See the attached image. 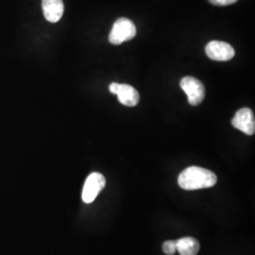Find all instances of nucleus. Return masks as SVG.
Returning a JSON list of instances; mask_svg holds the SVG:
<instances>
[{
    "mask_svg": "<svg viewBox=\"0 0 255 255\" xmlns=\"http://www.w3.org/2000/svg\"><path fill=\"white\" fill-rule=\"evenodd\" d=\"M218 182L217 175L206 168L190 166L185 168L178 178L180 187L184 190H199L210 188Z\"/></svg>",
    "mask_w": 255,
    "mask_h": 255,
    "instance_id": "nucleus-1",
    "label": "nucleus"
},
{
    "mask_svg": "<svg viewBox=\"0 0 255 255\" xmlns=\"http://www.w3.org/2000/svg\"><path fill=\"white\" fill-rule=\"evenodd\" d=\"M136 35V27L129 19L122 17L115 22L109 34V41L113 45H121L122 43L133 39Z\"/></svg>",
    "mask_w": 255,
    "mask_h": 255,
    "instance_id": "nucleus-2",
    "label": "nucleus"
},
{
    "mask_svg": "<svg viewBox=\"0 0 255 255\" xmlns=\"http://www.w3.org/2000/svg\"><path fill=\"white\" fill-rule=\"evenodd\" d=\"M182 90L187 95L188 102L192 106H198L205 98V87L203 83L193 77H185L180 83Z\"/></svg>",
    "mask_w": 255,
    "mask_h": 255,
    "instance_id": "nucleus-3",
    "label": "nucleus"
},
{
    "mask_svg": "<svg viewBox=\"0 0 255 255\" xmlns=\"http://www.w3.org/2000/svg\"><path fill=\"white\" fill-rule=\"evenodd\" d=\"M106 180L102 174L93 172L86 179L83 190H82V201L85 203H91L96 200L100 192L105 187Z\"/></svg>",
    "mask_w": 255,
    "mask_h": 255,
    "instance_id": "nucleus-4",
    "label": "nucleus"
},
{
    "mask_svg": "<svg viewBox=\"0 0 255 255\" xmlns=\"http://www.w3.org/2000/svg\"><path fill=\"white\" fill-rule=\"evenodd\" d=\"M109 90L112 94L118 96L121 104L128 107L136 106L140 100L139 93L136 91V89L128 84L113 82L110 84Z\"/></svg>",
    "mask_w": 255,
    "mask_h": 255,
    "instance_id": "nucleus-5",
    "label": "nucleus"
},
{
    "mask_svg": "<svg viewBox=\"0 0 255 255\" xmlns=\"http://www.w3.org/2000/svg\"><path fill=\"white\" fill-rule=\"evenodd\" d=\"M205 53L211 60L227 62L235 57L236 51L234 47L226 42L211 41L205 47Z\"/></svg>",
    "mask_w": 255,
    "mask_h": 255,
    "instance_id": "nucleus-6",
    "label": "nucleus"
},
{
    "mask_svg": "<svg viewBox=\"0 0 255 255\" xmlns=\"http://www.w3.org/2000/svg\"><path fill=\"white\" fill-rule=\"evenodd\" d=\"M234 127L246 133L247 135H254L255 131V119L254 112L249 108L238 110L232 119Z\"/></svg>",
    "mask_w": 255,
    "mask_h": 255,
    "instance_id": "nucleus-7",
    "label": "nucleus"
},
{
    "mask_svg": "<svg viewBox=\"0 0 255 255\" xmlns=\"http://www.w3.org/2000/svg\"><path fill=\"white\" fill-rule=\"evenodd\" d=\"M42 8L46 20L51 23L58 22L64 14L63 0H43Z\"/></svg>",
    "mask_w": 255,
    "mask_h": 255,
    "instance_id": "nucleus-8",
    "label": "nucleus"
},
{
    "mask_svg": "<svg viewBox=\"0 0 255 255\" xmlns=\"http://www.w3.org/2000/svg\"><path fill=\"white\" fill-rule=\"evenodd\" d=\"M176 248L180 255H197L200 252V243L193 237H183L177 240Z\"/></svg>",
    "mask_w": 255,
    "mask_h": 255,
    "instance_id": "nucleus-9",
    "label": "nucleus"
},
{
    "mask_svg": "<svg viewBox=\"0 0 255 255\" xmlns=\"http://www.w3.org/2000/svg\"><path fill=\"white\" fill-rule=\"evenodd\" d=\"M176 244H177L176 240H167V241H165L164 244H163V252L166 255H173L176 253V251H177Z\"/></svg>",
    "mask_w": 255,
    "mask_h": 255,
    "instance_id": "nucleus-10",
    "label": "nucleus"
},
{
    "mask_svg": "<svg viewBox=\"0 0 255 255\" xmlns=\"http://www.w3.org/2000/svg\"><path fill=\"white\" fill-rule=\"evenodd\" d=\"M238 0H209L210 3L216 6H228L237 3Z\"/></svg>",
    "mask_w": 255,
    "mask_h": 255,
    "instance_id": "nucleus-11",
    "label": "nucleus"
}]
</instances>
